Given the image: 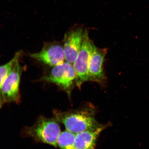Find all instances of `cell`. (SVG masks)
<instances>
[{
  "label": "cell",
  "instance_id": "cell-4",
  "mask_svg": "<svg viewBox=\"0 0 149 149\" xmlns=\"http://www.w3.org/2000/svg\"><path fill=\"white\" fill-rule=\"evenodd\" d=\"M93 43L89 36L88 30L85 29L81 49L73 65L77 75L76 86L79 88L83 83L89 81V59Z\"/></svg>",
  "mask_w": 149,
  "mask_h": 149
},
{
  "label": "cell",
  "instance_id": "cell-8",
  "mask_svg": "<svg viewBox=\"0 0 149 149\" xmlns=\"http://www.w3.org/2000/svg\"><path fill=\"white\" fill-rule=\"evenodd\" d=\"M107 53V49L98 48L93 43L89 59V81L96 82L100 84L105 83L106 77L103 65Z\"/></svg>",
  "mask_w": 149,
  "mask_h": 149
},
{
  "label": "cell",
  "instance_id": "cell-3",
  "mask_svg": "<svg viewBox=\"0 0 149 149\" xmlns=\"http://www.w3.org/2000/svg\"><path fill=\"white\" fill-rule=\"evenodd\" d=\"M42 80L55 84L70 96L72 89L76 86L77 75L73 65L66 61L62 64L53 67Z\"/></svg>",
  "mask_w": 149,
  "mask_h": 149
},
{
  "label": "cell",
  "instance_id": "cell-7",
  "mask_svg": "<svg viewBox=\"0 0 149 149\" xmlns=\"http://www.w3.org/2000/svg\"><path fill=\"white\" fill-rule=\"evenodd\" d=\"M30 56L33 59L53 67L66 61L63 46L56 42L46 43L41 51L30 54Z\"/></svg>",
  "mask_w": 149,
  "mask_h": 149
},
{
  "label": "cell",
  "instance_id": "cell-2",
  "mask_svg": "<svg viewBox=\"0 0 149 149\" xmlns=\"http://www.w3.org/2000/svg\"><path fill=\"white\" fill-rule=\"evenodd\" d=\"M61 133L58 121L54 118L41 116L33 125L25 128L24 135L39 142L57 147V141Z\"/></svg>",
  "mask_w": 149,
  "mask_h": 149
},
{
  "label": "cell",
  "instance_id": "cell-9",
  "mask_svg": "<svg viewBox=\"0 0 149 149\" xmlns=\"http://www.w3.org/2000/svg\"><path fill=\"white\" fill-rule=\"evenodd\" d=\"M106 127L102 125L96 129L76 134L74 149H95L99 136Z\"/></svg>",
  "mask_w": 149,
  "mask_h": 149
},
{
  "label": "cell",
  "instance_id": "cell-11",
  "mask_svg": "<svg viewBox=\"0 0 149 149\" xmlns=\"http://www.w3.org/2000/svg\"><path fill=\"white\" fill-rule=\"evenodd\" d=\"M75 137V134L68 130L61 132L57 140V146L60 149H74Z\"/></svg>",
  "mask_w": 149,
  "mask_h": 149
},
{
  "label": "cell",
  "instance_id": "cell-6",
  "mask_svg": "<svg viewBox=\"0 0 149 149\" xmlns=\"http://www.w3.org/2000/svg\"><path fill=\"white\" fill-rule=\"evenodd\" d=\"M85 29L83 25L76 24L65 35L63 46L65 60L72 65L81 49Z\"/></svg>",
  "mask_w": 149,
  "mask_h": 149
},
{
  "label": "cell",
  "instance_id": "cell-1",
  "mask_svg": "<svg viewBox=\"0 0 149 149\" xmlns=\"http://www.w3.org/2000/svg\"><path fill=\"white\" fill-rule=\"evenodd\" d=\"M53 114L56 120L64 124L66 130L75 134L102 125L96 121L94 110L90 107L67 111H55Z\"/></svg>",
  "mask_w": 149,
  "mask_h": 149
},
{
  "label": "cell",
  "instance_id": "cell-5",
  "mask_svg": "<svg viewBox=\"0 0 149 149\" xmlns=\"http://www.w3.org/2000/svg\"><path fill=\"white\" fill-rule=\"evenodd\" d=\"M23 70L18 61L3 82L1 88L3 105L12 102L18 104L20 102L19 84Z\"/></svg>",
  "mask_w": 149,
  "mask_h": 149
},
{
  "label": "cell",
  "instance_id": "cell-10",
  "mask_svg": "<svg viewBox=\"0 0 149 149\" xmlns=\"http://www.w3.org/2000/svg\"><path fill=\"white\" fill-rule=\"evenodd\" d=\"M22 52H19L16 53L14 56L8 63L0 66V108L3 105L1 94V88L3 82L12 70L17 62L19 61L22 55Z\"/></svg>",
  "mask_w": 149,
  "mask_h": 149
}]
</instances>
